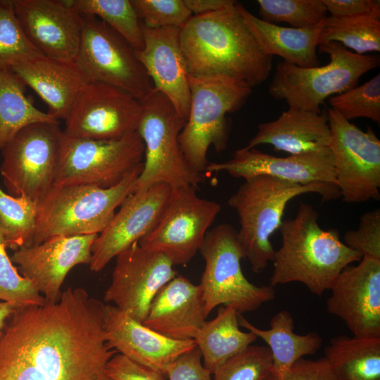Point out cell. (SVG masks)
<instances>
[{"mask_svg": "<svg viewBox=\"0 0 380 380\" xmlns=\"http://www.w3.org/2000/svg\"><path fill=\"white\" fill-rule=\"evenodd\" d=\"M105 304L82 288L16 308L0 330V380H112Z\"/></svg>", "mask_w": 380, "mask_h": 380, "instance_id": "cell-1", "label": "cell"}, {"mask_svg": "<svg viewBox=\"0 0 380 380\" xmlns=\"http://www.w3.org/2000/svg\"><path fill=\"white\" fill-rule=\"evenodd\" d=\"M236 4L192 15L180 28V44L189 75L227 77L253 88L270 76L273 56L262 51Z\"/></svg>", "mask_w": 380, "mask_h": 380, "instance_id": "cell-2", "label": "cell"}, {"mask_svg": "<svg viewBox=\"0 0 380 380\" xmlns=\"http://www.w3.org/2000/svg\"><path fill=\"white\" fill-rule=\"evenodd\" d=\"M318 218L311 205L301 203L293 218L283 220L279 229L281 245L272 260L271 286L300 282L312 293L322 296L346 266L361 260L360 253L341 240L337 229H323Z\"/></svg>", "mask_w": 380, "mask_h": 380, "instance_id": "cell-3", "label": "cell"}, {"mask_svg": "<svg viewBox=\"0 0 380 380\" xmlns=\"http://www.w3.org/2000/svg\"><path fill=\"white\" fill-rule=\"evenodd\" d=\"M308 193L319 194L323 201L341 197L335 184L302 185L267 175L244 179L229 197L228 204L239 217L237 241L243 258L249 262L253 272H261L272 261L275 250L270 238L280 228L288 203Z\"/></svg>", "mask_w": 380, "mask_h": 380, "instance_id": "cell-4", "label": "cell"}, {"mask_svg": "<svg viewBox=\"0 0 380 380\" xmlns=\"http://www.w3.org/2000/svg\"><path fill=\"white\" fill-rule=\"evenodd\" d=\"M143 167L142 163L120 183L107 189L84 184L53 186L37 202L32 245L56 236L100 234L115 209L134 191Z\"/></svg>", "mask_w": 380, "mask_h": 380, "instance_id": "cell-5", "label": "cell"}, {"mask_svg": "<svg viewBox=\"0 0 380 380\" xmlns=\"http://www.w3.org/2000/svg\"><path fill=\"white\" fill-rule=\"evenodd\" d=\"M191 102L188 119L179 136V143L190 167L205 173L210 146L217 152L227 148L226 115L239 110L252 88L227 77H196L188 75Z\"/></svg>", "mask_w": 380, "mask_h": 380, "instance_id": "cell-6", "label": "cell"}, {"mask_svg": "<svg viewBox=\"0 0 380 380\" xmlns=\"http://www.w3.org/2000/svg\"><path fill=\"white\" fill-rule=\"evenodd\" d=\"M330 62L315 68H300L280 61L269 86V94L285 101L289 107L321 113L320 105L329 96L357 87L359 79L379 65V56L359 55L336 42L319 45Z\"/></svg>", "mask_w": 380, "mask_h": 380, "instance_id": "cell-7", "label": "cell"}, {"mask_svg": "<svg viewBox=\"0 0 380 380\" xmlns=\"http://www.w3.org/2000/svg\"><path fill=\"white\" fill-rule=\"evenodd\" d=\"M139 101L141 113L137 132L145 150L143 170L134 191L156 183L167 184L172 189L183 186L197 188L204 182L205 175L190 167L179 143L186 121L170 100L154 88Z\"/></svg>", "mask_w": 380, "mask_h": 380, "instance_id": "cell-8", "label": "cell"}, {"mask_svg": "<svg viewBox=\"0 0 380 380\" xmlns=\"http://www.w3.org/2000/svg\"><path fill=\"white\" fill-rule=\"evenodd\" d=\"M205 261L201 286L206 317L217 306H231L242 315L275 297L274 287L257 286L245 277L236 230L227 223L208 230L199 250Z\"/></svg>", "mask_w": 380, "mask_h": 380, "instance_id": "cell-9", "label": "cell"}, {"mask_svg": "<svg viewBox=\"0 0 380 380\" xmlns=\"http://www.w3.org/2000/svg\"><path fill=\"white\" fill-rule=\"evenodd\" d=\"M144 150L137 132L103 141L71 137L63 131L53 186H114L143 163Z\"/></svg>", "mask_w": 380, "mask_h": 380, "instance_id": "cell-10", "label": "cell"}, {"mask_svg": "<svg viewBox=\"0 0 380 380\" xmlns=\"http://www.w3.org/2000/svg\"><path fill=\"white\" fill-rule=\"evenodd\" d=\"M62 135L58 121L36 122L3 147L0 172L10 195L37 202L53 186Z\"/></svg>", "mask_w": 380, "mask_h": 380, "instance_id": "cell-11", "label": "cell"}, {"mask_svg": "<svg viewBox=\"0 0 380 380\" xmlns=\"http://www.w3.org/2000/svg\"><path fill=\"white\" fill-rule=\"evenodd\" d=\"M82 15L84 26L75 60L89 80L121 89L139 101L147 96L154 87L136 51L98 18Z\"/></svg>", "mask_w": 380, "mask_h": 380, "instance_id": "cell-12", "label": "cell"}, {"mask_svg": "<svg viewBox=\"0 0 380 380\" xmlns=\"http://www.w3.org/2000/svg\"><path fill=\"white\" fill-rule=\"evenodd\" d=\"M329 144L336 185L344 202L380 198V140L372 129L362 131L332 108L328 110Z\"/></svg>", "mask_w": 380, "mask_h": 380, "instance_id": "cell-13", "label": "cell"}, {"mask_svg": "<svg viewBox=\"0 0 380 380\" xmlns=\"http://www.w3.org/2000/svg\"><path fill=\"white\" fill-rule=\"evenodd\" d=\"M220 210L218 203L199 197L194 186L173 188L160 221L138 243L163 253L173 265H186L199 251Z\"/></svg>", "mask_w": 380, "mask_h": 380, "instance_id": "cell-14", "label": "cell"}, {"mask_svg": "<svg viewBox=\"0 0 380 380\" xmlns=\"http://www.w3.org/2000/svg\"><path fill=\"white\" fill-rule=\"evenodd\" d=\"M140 101L114 86L90 81L79 92L65 118L63 133L94 140H119L137 132Z\"/></svg>", "mask_w": 380, "mask_h": 380, "instance_id": "cell-15", "label": "cell"}, {"mask_svg": "<svg viewBox=\"0 0 380 380\" xmlns=\"http://www.w3.org/2000/svg\"><path fill=\"white\" fill-rule=\"evenodd\" d=\"M111 283L103 300L143 323L154 296L175 277L173 264L163 253L135 242L116 257Z\"/></svg>", "mask_w": 380, "mask_h": 380, "instance_id": "cell-16", "label": "cell"}, {"mask_svg": "<svg viewBox=\"0 0 380 380\" xmlns=\"http://www.w3.org/2000/svg\"><path fill=\"white\" fill-rule=\"evenodd\" d=\"M172 188L156 183L129 195L91 248L90 270L101 271L119 253L152 231L167 206Z\"/></svg>", "mask_w": 380, "mask_h": 380, "instance_id": "cell-17", "label": "cell"}, {"mask_svg": "<svg viewBox=\"0 0 380 380\" xmlns=\"http://www.w3.org/2000/svg\"><path fill=\"white\" fill-rule=\"evenodd\" d=\"M330 291L327 310L353 336L380 337V259L362 256L346 266Z\"/></svg>", "mask_w": 380, "mask_h": 380, "instance_id": "cell-18", "label": "cell"}, {"mask_svg": "<svg viewBox=\"0 0 380 380\" xmlns=\"http://www.w3.org/2000/svg\"><path fill=\"white\" fill-rule=\"evenodd\" d=\"M13 6L24 33L42 54L76 59L84 18L70 0H13Z\"/></svg>", "mask_w": 380, "mask_h": 380, "instance_id": "cell-19", "label": "cell"}, {"mask_svg": "<svg viewBox=\"0 0 380 380\" xmlns=\"http://www.w3.org/2000/svg\"><path fill=\"white\" fill-rule=\"evenodd\" d=\"M98 234L56 236L22 247L11 258L21 274L28 279L46 302L61 298V288L68 273L80 264H89L91 248Z\"/></svg>", "mask_w": 380, "mask_h": 380, "instance_id": "cell-20", "label": "cell"}, {"mask_svg": "<svg viewBox=\"0 0 380 380\" xmlns=\"http://www.w3.org/2000/svg\"><path fill=\"white\" fill-rule=\"evenodd\" d=\"M223 171L243 179L267 175L302 185L336 184L334 157L329 147L315 152L277 157L246 146L236 150L228 160L208 163L205 172Z\"/></svg>", "mask_w": 380, "mask_h": 380, "instance_id": "cell-21", "label": "cell"}, {"mask_svg": "<svg viewBox=\"0 0 380 380\" xmlns=\"http://www.w3.org/2000/svg\"><path fill=\"white\" fill-rule=\"evenodd\" d=\"M103 330L109 348L164 375L171 363L196 346L194 340L169 338L110 304L105 305Z\"/></svg>", "mask_w": 380, "mask_h": 380, "instance_id": "cell-22", "label": "cell"}, {"mask_svg": "<svg viewBox=\"0 0 380 380\" xmlns=\"http://www.w3.org/2000/svg\"><path fill=\"white\" fill-rule=\"evenodd\" d=\"M144 47L137 56L155 89L165 95L186 121L191 92L180 44V28H150L141 23Z\"/></svg>", "mask_w": 380, "mask_h": 380, "instance_id": "cell-23", "label": "cell"}, {"mask_svg": "<svg viewBox=\"0 0 380 380\" xmlns=\"http://www.w3.org/2000/svg\"><path fill=\"white\" fill-rule=\"evenodd\" d=\"M201 286L177 275L152 300L143 324L174 340H194L206 321Z\"/></svg>", "mask_w": 380, "mask_h": 380, "instance_id": "cell-24", "label": "cell"}, {"mask_svg": "<svg viewBox=\"0 0 380 380\" xmlns=\"http://www.w3.org/2000/svg\"><path fill=\"white\" fill-rule=\"evenodd\" d=\"M44 101L47 113L65 120L80 90L90 82L76 60L63 61L37 55L11 68Z\"/></svg>", "mask_w": 380, "mask_h": 380, "instance_id": "cell-25", "label": "cell"}, {"mask_svg": "<svg viewBox=\"0 0 380 380\" xmlns=\"http://www.w3.org/2000/svg\"><path fill=\"white\" fill-rule=\"evenodd\" d=\"M327 114L289 107L276 120L260 123L246 147L270 144L276 151L298 155L329 147Z\"/></svg>", "mask_w": 380, "mask_h": 380, "instance_id": "cell-26", "label": "cell"}, {"mask_svg": "<svg viewBox=\"0 0 380 380\" xmlns=\"http://www.w3.org/2000/svg\"><path fill=\"white\" fill-rule=\"evenodd\" d=\"M236 6L262 51L267 55L279 56L283 61L300 68H315L321 61L317 53L322 23L305 27L293 28L263 21L242 4Z\"/></svg>", "mask_w": 380, "mask_h": 380, "instance_id": "cell-27", "label": "cell"}, {"mask_svg": "<svg viewBox=\"0 0 380 380\" xmlns=\"http://www.w3.org/2000/svg\"><path fill=\"white\" fill-rule=\"evenodd\" d=\"M239 324L267 343L272 357L271 373L274 374H282L298 360L315 355L322 345V337L315 332L296 334L293 318L286 310L272 317L268 329L256 327L240 314Z\"/></svg>", "mask_w": 380, "mask_h": 380, "instance_id": "cell-28", "label": "cell"}, {"mask_svg": "<svg viewBox=\"0 0 380 380\" xmlns=\"http://www.w3.org/2000/svg\"><path fill=\"white\" fill-rule=\"evenodd\" d=\"M239 313L220 305L215 317L205 321L194 338L204 367L212 374L227 359L254 343L258 337L239 329Z\"/></svg>", "mask_w": 380, "mask_h": 380, "instance_id": "cell-29", "label": "cell"}, {"mask_svg": "<svg viewBox=\"0 0 380 380\" xmlns=\"http://www.w3.org/2000/svg\"><path fill=\"white\" fill-rule=\"evenodd\" d=\"M324 357L339 380H380V337L335 336Z\"/></svg>", "mask_w": 380, "mask_h": 380, "instance_id": "cell-30", "label": "cell"}, {"mask_svg": "<svg viewBox=\"0 0 380 380\" xmlns=\"http://www.w3.org/2000/svg\"><path fill=\"white\" fill-rule=\"evenodd\" d=\"M25 84L11 69L0 70V151L25 127L58 121L34 106Z\"/></svg>", "mask_w": 380, "mask_h": 380, "instance_id": "cell-31", "label": "cell"}, {"mask_svg": "<svg viewBox=\"0 0 380 380\" xmlns=\"http://www.w3.org/2000/svg\"><path fill=\"white\" fill-rule=\"evenodd\" d=\"M336 42L364 55L380 51V13L350 17L327 16L322 22L319 44Z\"/></svg>", "mask_w": 380, "mask_h": 380, "instance_id": "cell-32", "label": "cell"}, {"mask_svg": "<svg viewBox=\"0 0 380 380\" xmlns=\"http://www.w3.org/2000/svg\"><path fill=\"white\" fill-rule=\"evenodd\" d=\"M82 15H94L122 36L136 51L144 47L141 23L131 0H70Z\"/></svg>", "mask_w": 380, "mask_h": 380, "instance_id": "cell-33", "label": "cell"}, {"mask_svg": "<svg viewBox=\"0 0 380 380\" xmlns=\"http://www.w3.org/2000/svg\"><path fill=\"white\" fill-rule=\"evenodd\" d=\"M37 201L6 194L0 188V227L6 248L18 250L32 244Z\"/></svg>", "mask_w": 380, "mask_h": 380, "instance_id": "cell-34", "label": "cell"}, {"mask_svg": "<svg viewBox=\"0 0 380 380\" xmlns=\"http://www.w3.org/2000/svg\"><path fill=\"white\" fill-rule=\"evenodd\" d=\"M261 20L269 23H286L293 28L317 25L327 17L322 0H258Z\"/></svg>", "mask_w": 380, "mask_h": 380, "instance_id": "cell-35", "label": "cell"}, {"mask_svg": "<svg viewBox=\"0 0 380 380\" xmlns=\"http://www.w3.org/2000/svg\"><path fill=\"white\" fill-rule=\"evenodd\" d=\"M39 54L19 23L13 0H0V70L11 69Z\"/></svg>", "mask_w": 380, "mask_h": 380, "instance_id": "cell-36", "label": "cell"}, {"mask_svg": "<svg viewBox=\"0 0 380 380\" xmlns=\"http://www.w3.org/2000/svg\"><path fill=\"white\" fill-rule=\"evenodd\" d=\"M272 368L267 346L250 345L227 359L213 373V380H265Z\"/></svg>", "mask_w": 380, "mask_h": 380, "instance_id": "cell-37", "label": "cell"}, {"mask_svg": "<svg viewBox=\"0 0 380 380\" xmlns=\"http://www.w3.org/2000/svg\"><path fill=\"white\" fill-rule=\"evenodd\" d=\"M331 108L350 121L357 118L380 122V74L362 85L331 97Z\"/></svg>", "mask_w": 380, "mask_h": 380, "instance_id": "cell-38", "label": "cell"}, {"mask_svg": "<svg viewBox=\"0 0 380 380\" xmlns=\"http://www.w3.org/2000/svg\"><path fill=\"white\" fill-rule=\"evenodd\" d=\"M6 248L0 227V300L16 308L44 304V296L28 279L18 273Z\"/></svg>", "mask_w": 380, "mask_h": 380, "instance_id": "cell-39", "label": "cell"}, {"mask_svg": "<svg viewBox=\"0 0 380 380\" xmlns=\"http://www.w3.org/2000/svg\"><path fill=\"white\" fill-rule=\"evenodd\" d=\"M141 23L150 28H181L193 15L184 0H131Z\"/></svg>", "mask_w": 380, "mask_h": 380, "instance_id": "cell-40", "label": "cell"}, {"mask_svg": "<svg viewBox=\"0 0 380 380\" xmlns=\"http://www.w3.org/2000/svg\"><path fill=\"white\" fill-rule=\"evenodd\" d=\"M343 243L362 256L380 259V210L364 213L356 229L347 231Z\"/></svg>", "mask_w": 380, "mask_h": 380, "instance_id": "cell-41", "label": "cell"}, {"mask_svg": "<svg viewBox=\"0 0 380 380\" xmlns=\"http://www.w3.org/2000/svg\"><path fill=\"white\" fill-rule=\"evenodd\" d=\"M265 380H339L324 357L301 358L282 374L270 373Z\"/></svg>", "mask_w": 380, "mask_h": 380, "instance_id": "cell-42", "label": "cell"}, {"mask_svg": "<svg viewBox=\"0 0 380 380\" xmlns=\"http://www.w3.org/2000/svg\"><path fill=\"white\" fill-rule=\"evenodd\" d=\"M106 373L112 380H166L163 373L119 353L108 362Z\"/></svg>", "mask_w": 380, "mask_h": 380, "instance_id": "cell-43", "label": "cell"}, {"mask_svg": "<svg viewBox=\"0 0 380 380\" xmlns=\"http://www.w3.org/2000/svg\"><path fill=\"white\" fill-rule=\"evenodd\" d=\"M165 375L168 380H213L212 374L202 363V355L197 346L171 363Z\"/></svg>", "mask_w": 380, "mask_h": 380, "instance_id": "cell-44", "label": "cell"}, {"mask_svg": "<svg viewBox=\"0 0 380 380\" xmlns=\"http://www.w3.org/2000/svg\"><path fill=\"white\" fill-rule=\"evenodd\" d=\"M322 2L327 12L334 17H350L380 13L379 0H322Z\"/></svg>", "mask_w": 380, "mask_h": 380, "instance_id": "cell-45", "label": "cell"}, {"mask_svg": "<svg viewBox=\"0 0 380 380\" xmlns=\"http://www.w3.org/2000/svg\"><path fill=\"white\" fill-rule=\"evenodd\" d=\"M193 15L218 11L234 5L233 0H184Z\"/></svg>", "mask_w": 380, "mask_h": 380, "instance_id": "cell-46", "label": "cell"}, {"mask_svg": "<svg viewBox=\"0 0 380 380\" xmlns=\"http://www.w3.org/2000/svg\"><path fill=\"white\" fill-rule=\"evenodd\" d=\"M15 309L16 308L9 303L0 302V330Z\"/></svg>", "mask_w": 380, "mask_h": 380, "instance_id": "cell-47", "label": "cell"}]
</instances>
